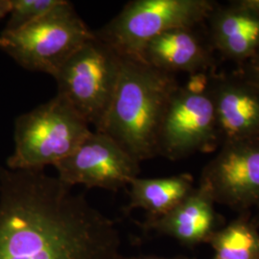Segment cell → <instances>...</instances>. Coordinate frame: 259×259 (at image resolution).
I'll list each match as a JSON object with an SVG mask.
<instances>
[{"label":"cell","mask_w":259,"mask_h":259,"mask_svg":"<svg viewBox=\"0 0 259 259\" xmlns=\"http://www.w3.org/2000/svg\"><path fill=\"white\" fill-rule=\"evenodd\" d=\"M45 170L0 166V259H118L113 220Z\"/></svg>","instance_id":"1"},{"label":"cell","mask_w":259,"mask_h":259,"mask_svg":"<svg viewBox=\"0 0 259 259\" xmlns=\"http://www.w3.org/2000/svg\"><path fill=\"white\" fill-rule=\"evenodd\" d=\"M179 87L175 74L140 58L121 55L115 93L105 119L95 131L111 138L139 162L158 157L162 121Z\"/></svg>","instance_id":"2"},{"label":"cell","mask_w":259,"mask_h":259,"mask_svg":"<svg viewBox=\"0 0 259 259\" xmlns=\"http://www.w3.org/2000/svg\"><path fill=\"white\" fill-rule=\"evenodd\" d=\"M93 131L74 108L57 93L51 100L15 121L11 170H45L73 153Z\"/></svg>","instance_id":"3"},{"label":"cell","mask_w":259,"mask_h":259,"mask_svg":"<svg viewBox=\"0 0 259 259\" xmlns=\"http://www.w3.org/2000/svg\"><path fill=\"white\" fill-rule=\"evenodd\" d=\"M94 37L73 4L62 0L26 26L2 31L0 49L23 68L53 77L70 56Z\"/></svg>","instance_id":"4"},{"label":"cell","mask_w":259,"mask_h":259,"mask_svg":"<svg viewBox=\"0 0 259 259\" xmlns=\"http://www.w3.org/2000/svg\"><path fill=\"white\" fill-rule=\"evenodd\" d=\"M216 5L212 0H133L95 35L120 55L139 58L154 37L203 25Z\"/></svg>","instance_id":"5"},{"label":"cell","mask_w":259,"mask_h":259,"mask_svg":"<svg viewBox=\"0 0 259 259\" xmlns=\"http://www.w3.org/2000/svg\"><path fill=\"white\" fill-rule=\"evenodd\" d=\"M120 68V54L95 35L65 61L53 78L58 94L97 130L110 109Z\"/></svg>","instance_id":"6"},{"label":"cell","mask_w":259,"mask_h":259,"mask_svg":"<svg viewBox=\"0 0 259 259\" xmlns=\"http://www.w3.org/2000/svg\"><path fill=\"white\" fill-rule=\"evenodd\" d=\"M209 73L190 75L174 93L159 133L158 157L179 160L220 148L221 136L208 88Z\"/></svg>","instance_id":"7"},{"label":"cell","mask_w":259,"mask_h":259,"mask_svg":"<svg viewBox=\"0 0 259 259\" xmlns=\"http://www.w3.org/2000/svg\"><path fill=\"white\" fill-rule=\"evenodd\" d=\"M58 179L70 187L117 191L138 178L140 162L107 135L92 132L68 157L56 163Z\"/></svg>","instance_id":"8"},{"label":"cell","mask_w":259,"mask_h":259,"mask_svg":"<svg viewBox=\"0 0 259 259\" xmlns=\"http://www.w3.org/2000/svg\"><path fill=\"white\" fill-rule=\"evenodd\" d=\"M200 186L235 210L259 207V138L223 143L202 172Z\"/></svg>","instance_id":"9"},{"label":"cell","mask_w":259,"mask_h":259,"mask_svg":"<svg viewBox=\"0 0 259 259\" xmlns=\"http://www.w3.org/2000/svg\"><path fill=\"white\" fill-rule=\"evenodd\" d=\"M223 143L259 138V91L238 70L208 76Z\"/></svg>","instance_id":"10"},{"label":"cell","mask_w":259,"mask_h":259,"mask_svg":"<svg viewBox=\"0 0 259 259\" xmlns=\"http://www.w3.org/2000/svg\"><path fill=\"white\" fill-rule=\"evenodd\" d=\"M200 27V26H198ZM198 27L180 28L151 39L139 58L164 72L189 75L215 71L217 60L207 35Z\"/></svg>","instance_id":"11"},{"label":"cell","mask_w":259,"mask_h":259,"mask_svg":"<svg viewBox=\"0 0 259 259\" xmlns=\"http://www.w3.org/2000/svg\"><path fill=\"white\" fill-rule=\"evenodd\" d=\"M206 35L215 52L238 65L259 51V17L230 1L218 4L209 15Z\"/></svg>","instance_id":"12"},{"label":"cell","mask_w":259,"mask_h":259,"mask_svg":"<svg viewBox=\"0 0 259 259\" xmlns=\"http://www.w3.org/2000/svg\"><path fill=\"white\" fill-rule=\"evenodd\" d=\"M215 202L202 186H198L170 212L148 219L145 228L171 236L187 246L210 240L218 222Z\"/></svg>","instance_id":"13"},{"label":"cell","mask_w":259,"mask_h":259,"mask_svg":"<svg viewBox=\"0 0 259 259\" xmlns=\"http://www.w3.org/2000/svg\"><path fill=\"white\" fill-rule=\"evenodd\" d=\"M130 203L126 210L142 208L148 219L170 212L194 190V180L189 174L156 179L136 178L130 184Z\"/></svg>","instance_id":"14"},{"label":"cell","mask_w":259,"mask_h":259,"mask_svg":"<svg viewBox=\"0 0 259 259\" xmlns=\"http://www.w3.org/2000/svg\"><path fill=\"white\" fill-rule=\"evenodd\" d=\"M209 243L219 259H259V232L242 217L214 232Z\"/></svg>","instance_id":"15"},{"label":"cell","mask_w":259,"mask_h":259,"mask_svg":"<svg viewBox=\"0 0 259 259\" xmlns=\"http://www.w3.org/2000/svg\"><path fill=\"white\" fill-rule=\"evenodd\" d=\"M62 0H12L9 19L4 32H12L24 27L46 15Z\"/></svg>","instance_id":"16"},{"label":"cell","mask_w":259,"mask_h":259,"mask_svg":"<svg viewBox=\"0 0 259 259\" xmlns=\"http://www.w3.org/2000/svg\"><path fill=\"white\" fill-rule=\"evenodd\" d=\"M237 70L259 91V51L248 61L238 65Z\"/></svg>","instance_id":"17"},{"label":"cell","mask_w":259,"mask_h":259,"mask_svg":"<svg viewBox=\"0 0 259 259\" xmlns=\"http://www.w3.org/2000/svg\"><path fill=\"white\" fill-rule=\"evenodd\" d=\"M231 2L238 8L259 17V0H234Z\"/></svg>","instance_id":"18"},{"label":"cell","mask_w":259,"mask_h":259,"mask_svg":"<svg viewBox=\"0 0 259 259\" xmlns=\"http://www.w3.org/2000/svg\"><path fill=\"white\" fill-rule=\"evenodd\" d=\"M12 8V0H0V20L9 15Z\"/></svg>","instance_id":"19"},{"label":"cell","mask_w":259,"mask_h":259,"mask_svg":"<svg viewBox=\"0 0 259 259\" xmlns=\"http://www.w3.org/2000/svg\"><path fill=\"white\" fill-rule=\"evenodd\" d=\"M118 259H187L185 257H172V258H165V257H154V256H140V257H122Z\"/></svg>","instance_id":"20"},{"label":"cell","mask_w":259,"mask_h":259,"mask_svg":"<svg viewBox=\"0 0 259 259\" xmlns=\"http://www.w3.org/2000/svg\"><path fill=\"white\" fill-rule=\"evenodd\" d=\"M216 259H219V258H216Z\"/></svg>","instance_id":"21"}]
</instances>
